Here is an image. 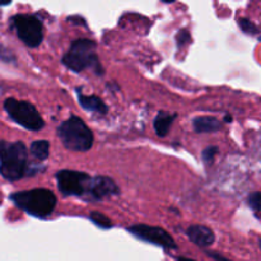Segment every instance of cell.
<instances>
[{
  "mask_svg": "<svg viewBox=\"0 0 261 261\" xmlns=\"http://www.w3.org/2000/svg\"><path fill=\"white\" fill-rule=\"evenodd\" d=\"M28 152L24 143L0 140V175L8 181H18L27 175Z\"/></svg>",
  "mask_w": 261,
  "mask_h": 261,
  "instance_id": "cell-1",
  "label": "cell"
},
{
  "mask_svg": "<svg viewBox=\"0 0 261 261\" xmlns=\"http://www.w3.org/2000/svg\"><path fill=\"white\" fill-rule=\"evenodd\" d=\"M10 200L28 213L37 218H46L51 216L56 206V196L48 189H32L19 191L10 195Z\"/></svg>",
  "mask_w": 261,
  "mask_h": 261,
  "instance_id": "cell-2",
  "label": "cell"
},
{
  "mask_svg": "<svg viewBox=\"0 0 261 261\" xmlns=\"http://www.w3.org/2000/svg\"><path fill=\"white\" fill-rule=\"evenodd\" d=\"M63 64L76 73L86 69H93L98 75L103 74L102 65L96 54V42L89 38L73 41L70 50L63 56Z\"/></svg>",
  "mask_w": 261,
  "mask_h": 261,
  "instance_id": "cell-3",
  "label": "cell"
},
{
  "mask_svg": "<svg viewBox=\"0 0 261 261\" xmlns=\"http://www.w3.org/2000/svg\"><path fill=\"white\" fill-rule=\"evenodd\" d=\"M58 135L64 147L73 152H87L93 147V133L78 116H71L61 122Z\"/></svg>",
  "mask_w": 261,
  "mask_h": 261,
  "instance_id": "cell-4",
  "label": "cell"
},
{
  "mask_svg": "<svg viewBox=\"0 0 261 261\" xmlns=\"http://www.w3.org/2000/svg\"><path fill=\"white\" fill-rule=\"evenodd\" d=\"M4 109L10 119L31 132H38L45 126L42 116L32 103L25 101H18L15 98H8L4 102Z\"/></svg>",
  "mask_w": 261,
  "mask_h": 261,
  "instance_id": "cell-5",
  "label": "cell"
},
{
  "mask_svg": "<svg viewBox=\"0 0 261 261\" xmlns=\"http://www.w3.org/2000/svg\"><path fill=\"white\" fill-rule=\"evenodd\" d=\"M13 25L17 31L18 37L28 47L35 48L41 45L43 40V25L35 15L18 14L12 19Z\"/></svg>",
  "mask_w": 261,
  "mask_h": 261,
  "instance_id": "cell-6",
  "label": "cell"
},
{
  "mask_svg": "<svg viewBox=\"0 0 261 261\" xmlns=\"http://www.w3.org/2000/svg\"><path fill=\"white\" fill-rule=\"evenodd\" d=\"M89 177L87 173L79 171L63 170L56 173L58 188L63 195L66 196H79L83 195L87 191Z\"/></svg>",
  "mask_w": 261,
  "mask_h": 261,
  "instance_id": "cell-7",
  "label": "cell"
},
{
  "mask_svg": "<svg viewBox=\"0 0 261 261\" xmlns=\"http://www.w3.org/2000/svg\"><path fill=\"white\" fill-rule=\"evenodd\" d=\"M127 229H129L130 233L134 234L138 239L143 240V241L165 247V249H176L175 240L170 236V233L166 229L161 228V227L135 224V226L129 227Z\"/></svg>",
  "mask_w": 261,
  "mask_h": 261,
  "instance_id": "cell-8",
  "label": "cell"
},
{
  "mask_svg": "<svg viewBox=\"0 0 261 261\" xmlns=\"http://www.w3.org/2000/svg\"><path fill=\"white\" fill-rule=\"evenodd\" d=\"M119 191V186L112 178L106 177V176H97L89 180L86 193H88L94 200H101V199L116 195Z\"/></svg>",
  "mask_w": 261,
  "mask_h": 261,
  "instance_id": "cell-9",
  "label": "cell"
},
{
  "mask_svg": "<svg viewBox=\"0 0 261 261\" xmlns=\"http://www.w3.org/2000/svg\"><path fill=\"white\" fill-rule=\"evenodd\" d=\"M188 236L191 241L200 247H208L213 245L214 233L208 227L200 226V224H194L188 228Z\"/></svg>",
  "mask_w": 261,
  "mask_h": 261,
  "instance_id": "cell-10",
  "label": "cell"
},
{
  "mask_svg": "<svg viewBox=\"0 0 261 261\" xmlns=\"http://www.w3.org/2000/svg\"><path fill=\"white\" fill-rule=\"evenodd\" d=\"M193 126L196 133H214L222 129V122L216 117L200 116L194 119Z\"/></svg>",
  "mask_w": 261,
  "mask_h": 261,
  "instance_id": "cell-11",
  "label": "cell"
},
{
  "mask_svg": "<svg viewBox=\"0 0 261 261\" xmlns=\"http://www.w3.org/2000/svg\"><path fill=\"white\" fill-rule=\"evenodd\" d=\"M78 99L81 106L87 111H94L98 114H107L109 109L107 105L97 96H84V94H78Z\"/></svg>",
  "mask_w": 261,
  "mask_h": 261,
  "instance_id": "cell-12",
  "label": "cell"
},
{
  "mask_svg": "<svg viewBox=\"0 0 261 261\" xmlns=\"http://www.w3.org/2000/svg\"><path fill=\"white\" fill-rule=\"evenodd\" d=\"M176 115L167 114V112H160L154 119V130L158 137H166L170 132V127L175 120Z\"/></svg>",
  "mask_w": 261,
  "mask_h": 261,
  "instance_id": "cell-13",
  "label": "cell"
},
{
  "mask_svg": "<svg viewBox=\"0 0 261 261\" xmlns=\"http://www.w3.org/2000/svg\"><path fill=\"white\" fill-rule=\"evenodd\" d=\"M31 154L37 161H45L50 154V143L47 140H35L31 144Z\"/></svg>",
  "mask_w": 261,
  "mask_h": 261,
  "instance_id": "cell-14",
  "label": "cell"
},
{
  "mask_svg": "<svg viewBox=\"0 0 261 261\" xmlns=\"http://www.w3.org/2000/svg\"><path fill=\"white\" fill-rule=\"evenodd\" d=\"M89 218H91V221L93 222L97 227H99V228L109 229L112 227L111 219H110L109 217L105 216V214L99 213V212H91Z\"/></svg>",
  "mask_w": 261,
  "mask_h": 261,
  "instance_id": "cell-15",
  "label": "cell"
},
{
  "mask_svg": "<svg viewBox=\"0 0 261 261\" xmlns=\"http://www.w3.org/2000/svg\"><path fill=\"white\" fill-rule=\"evenodd\" d=\"M239 24H240V28H241L242 32L247 33V35H250V36L259 35V32H260L259 27H257L254 22H251L250 19H247V18H241V19L239 20Z\"/></svg>",
  "mask_w": 261,
  "mask_h": 261,
  "instance_id": "cell-16",
  "label": "cell"
},
{
  "mask_svg": "<svg viewBox=\"0 0 261 261\" xmlns=\"http://www.w3.org/2000/svg\"><path fill=\"white\" fill-rule=\"evenodd\" d=\"M217 153H218V148L217 147H208L205 148V149L203 150V154H201V157H203V161L205 165H212L214 161V158H216Z\"/></svg>",
  "mask_w": 261,
  "mask_h": 261,
  "instance_id": "cell-17",
  "label": "cell"
},
{
  "mask_svg": "<svg viewBox=\"0 0 261 261\" xmlns=\"http://www.w3.org/2000/svg\"><path fill=\"white\" fill-rule=\"evenodd\" d=\"M250 208L255 212H261V193H252L247 199Z\"/></svg>",
  "mask_w": 261,
  "mask_h": 261,
  "instance_id": "cell-18",
  "label": "cell"
},
{
  "mask_svg": "<svg viewBox=\"0 0 261 261\" xmlns=\"http://www.w3.org/2000/svg\"><path fill=\"white\" fill-rule=\"evenodd\" d=\"M176 40H177L178 47H184V46L191 42L190 32H189L188 30H181L180 32L177 33V36H176Z\"/></svg>",
  "mask_w": 261,
  "mask_h": 261,
  "instance_id": "cell-19",
  "label": "cell"
},
{
  "mask_svg": "<svg viewBox=\"0 0 261 261\" xmlns=\"http://www.w3.org/2000/svg\"><path fill=\"white\" fill-rule=\"evenodd\" d=\"M208 255H209V256L213 257V259L216 261H231V260L226 259V257H223L222 255L217 254V252H208Z\"/></svg>",
  "mask_w": 261,
  "mask_h": 261,
  "instance_id": "cell-20",
  "label": "cell"
},
{
  "mask_svg": "<svg viewBox=\"0 0 261 261\" xmlns=\"http://www.w3.org/2000/svg\"><path fill=\"white\" fill-rule=\"evenodd\" d=\"M10 2H12V0H0V5H7L9 4Z\"/></svg>",
  "mask_w": 261,
  "mask_h": 261,
  "instance_id": "cell-21",
  "label": "cell"
},
{
  "mask_svg": "<svg viewBox=\"0 0 261 261\" xmlns=\"http://www.w3.org/2000/svg\"><path fill=\"white\" fill-rule=\"evenodd\" d=\"M177 261H194V260H191V259H188V257H178Z\"/></svg>",
  "mask_w": 261,
  "mask_h": 261,
  "instance_id": "cell-22",
  "label": "cell"
},
{
  "mask_svg": "<svg viewBox=\"0 0 261 261\" xmlns=\"http://www.w3.org/2000/svg\"><path fill=\"white\" fill-rule=\"evenodd\" d=\"M224 120H226V122H232V117L229 116V115H227L226 119H224Z\"/></svg>",
  "mask_w": 261,
  "mask_h": 261,
  "instance_id": "cell-23",
  "label": "cell"
},
{
  "mask_svg": "<svg viewBox=\"0 0 261 261\" xmlns=\"http://www.w3.org/2000/svg\"><path fill=\"white\" fill-rule=\"evenodd\" d=\"M163 3H167V4H170V3H173V2H176V0H162Z\"/></svg>",
  "mask_w": 261,
  "mask_h": 261,
  "instance_id": "cell-24",
  "label": "cell"
},
{
  "mask_svg": "<svg viewBox=\"0 0 261 261\" xmlns=\"http://www.w3.org/2000/svg\"><path fill=\"white\" fill-rule=\"evenodd\" d=\"M260 249H261V239H260Z\"/></svg>",
  "mask_w": 261,
  "mask_h": 261,
  "instance_id": "cell-25",
  "label": "cell"
}]
</instances>
